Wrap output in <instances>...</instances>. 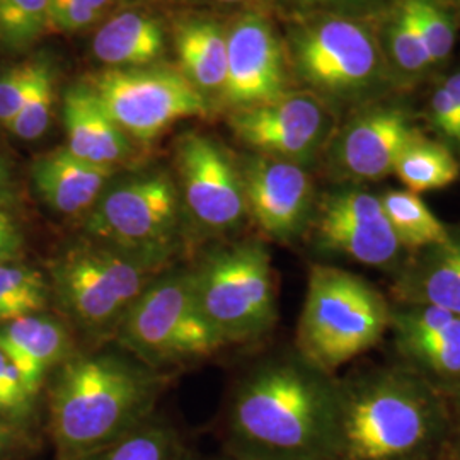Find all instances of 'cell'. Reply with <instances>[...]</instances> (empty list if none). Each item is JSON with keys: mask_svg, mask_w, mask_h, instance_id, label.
<instances>
[{"mask_svg": "<svg viewBox=\"0 0 460 460\" xmlns=\"http://www.w3.org/2000/svg\"><path fill=\"white\" fill-rule=\"evenodd\" d=\"M384 49L404 74H423L431 66L427 49L401 0L385 22Z\"/></svg>", "mask_w": 460, "mask_h": 460, "instance_id": "cell-30", "label": "cell"}, {"mask_svg": "<svg viewBox=\"0 0 460 460\" xmlns=\"http://www.w3.org/2000/svg\"><path fill=\"white\" fill-rule=\"evenodd\" d=\"M118 127L138 144H150L174 123L208 113L207 98L181 72L169 68H108L89 77Z\"/></svg>", "mask_w": 460, "mask_h": 460, "instance_id": "cell-10", "label": "cell"}, {"mask_svg": "<svg viewBox=\"0 0 460 460\" xmlns=\"http://www.w3.org/2000/svg\"><path fill=\"white\" fill-rule=\"evenodd\" d=\"M55 108V75L49 62L41 60L40 72L33 87L17 113L13 123L7 127L17 138L33 142L41 138L49 130Z\"/></svg>", "mask_w": 460, "mask_h": 460, "instance_id": "cell-31", "label": "cell"}, {"mask_svg": "<svg viewBox=\"0 0 460 460\" xmlns=\"http://www.w3.org/2000/svg\"><path fill=\"white\" fill-rule=\"evenodd\" d=\"M64 125L66 147L75 157L115 169L132 159V138L118 127L87 84H75L66 89Z\"/></svg>", "mask_w": 460, "mask_h": 460, "instance_id": "cell-18", "label": "cell"}, {"mask_svg": "<svg viewBox=\"0 0 460 460\" xmlns=\"http://www.w3.org/2000/svg\"><path fill=\"white\" fill-rule=\"evenodd\" d=\"M447 93L450 94V98L454 99L457 110L460 111V72L459 74H454L452 77H448L444 84Z\"/></svg>", "mask_w": 460, "mask_h": 460, "instance_id": "cell-39", "label": "cell"}, {"mask_svg": "<svg viewBox=\"0 0 460 460\" xmlns=\"http://www.w3.org/2000/svg\"><path fill=\"white\" fill-rule=\"evenodd\" d=\"M13 429L7 427L2 420H0V454L5 452L11 444H13Z\"/></svg>", "mask_w": 460, "mask_h": 460, "instance_id": "cell-40", "label": "cell"}, {"mask_svg": "<svg viewBox=\"0 0 460 460\" xmlns=\"http://www.w3.org/2000/svg\"><path fill=\"white\" fill-rule=\"evenodd\" d=\"M246 212L264 235L288 243L313 214V180L300 164L264 155L247 157L241 169Z\"/></svg>", "mask_w": 460, "mask_h": 460, "instance_id": "cell-14", "label": "cell"}, {"mask_svg": "<svg viewBox=\"0 0 460 460\" xmlns=\"http://www.w3.org/2000/svg\"><path fill=\"white\" fill-rule=\"evenodd\" d=\"M180 227L181 193L164 171L110 182L84 222L91 241L163 268L178 247Z\"/></svg>", "mask_w": 460, "mask_h": 460, "instance_id": "cell-5", "label": "cell"}, {"mask_svg": "<svg viewBox=\"0 0 460 460\" xmlns=\"http://www.w3.org/2000/svg\"><path fill=\"white\" fill-rule=\"evenodd\" d=\"M49 0H0V43L22 51L49 30Z\"/></svg>", "mask_w": 460, "mask_h": 460, "instance_id": "cell-28", "label": "cell"}, {"mask_svg": "<svg viewBox=\"0 0 460 460\" xmlns=\"http://www.w3.org/2000/svg\"><path fill=\"white\" fill-rule=\"evenodd\" d=\"M380 203L401 247L425 251L452 241L448 229L420 195L408 190H391L380 197Z\"/></svg>", "mask_w": 460, "mask_h": 460, "instance_id": "cell-24", "label": "cell"}, {"mask_svg": "<svg viewBox=\"0 0 460 460\" xmlns=\"http://www.w3.org/2000/svg\"><path fill=\"white\" fill-rule=\"evenodd\" d=\"M164 40L163 26L154 17L123 13L99 28L93 51L110 68H140L164 53Z\"/></svg>", "mask_w": 460, "mask_h": 460, "instance_id": "cell-23", "label": "cell"}, {"mask_svg": "<svg viewBox=\"0 0 460 460\" xmlns=\"http://www.w3.org/2000/svg\"><path fill=\"white\" fill-rule=\"evenodd\" d=\"M395 294L406 305H437L460 317V241L421 251L395 283Z\"/></svg>", "mask_w": 460, "mask_h": 460, "instance_id": "cell-21", "label": "cell"}, {"mask_svg": "<svg viewBox=\"0 0 460 460\" xmlns=\"http://www.w3.org/2000/svg\"><path fill=\"white\" fill-rule=\"evenodd\" d=\"M5 207H7V205H4V203H0V214H4V212H7V210H5Z\"/></svg>", "mask_w": 460, "mask_h": 460, "instance_id": "cell-44", "label": "cell"}, {"mask_svg": "<svg viewBox=\"0 0 460 460\" xmlns=\"http://www.w3.org/2000/svg\"><path fill=\"white\" fill-rule=\"evenodd\" d=\"M338 387L307 363L264 365L239 387L229 433L239 459L332 460Z\"/></svg>", "mask_w": 460, "mask_h": 460, "instance_id": "cell-1", "label": "cell"}, {"mask_svg": "<svg viewBox=\"0 0 460 460\" xmlns=\"http://www.w3.org/2000/svg\"><path fill=\"white\" fill-rule=\"evenodd\" d=\"M13 199V176L9 165L0 154V203L9 205Z\"/></svg>", "mask_w": 460, "mask_h": 460, "instance_id": "cell-38", "label": "cell"}, {"mask_svg": "<svg viewBox=\"0 0 460 460\" xmlns=\"http://www.w3.org/2000/svg\"><path fill=\"white\" fill-rule=\"evenodd\" d=\"M448 460H460V435L456 438V442L450 447V456Z\"/></svg>", "mask_w": 460, "mask_h": 460, "instance_id": "cell-42", "label": "cell"}, {"mask_svg": "<svg viewBox=\"0 0 460 460\" xmlns=\"http://www.w3.org/2000/svg\"><path fill=\"white\" fill-rule=\"evenodd\" d=\"M421 138L410 116L382 108L353 118L329 148L331 167L345 180L378 181L394 172L406 148Z\"/></svg>", "mask_w": 460, "mask_h": 460, "instance_id": "cell-16", "label": "cell"}, {"mask_svg": "<svg viewBox=\"0 0 460 460\" xmlns=\"http://www.w3.org/2000/svg\"><path fill=\"white\" fill-rule=\"evenodd\" d=\"M159 380L113 355L66 362L49 401L58 460H72L127 437L150 420Z\"/></svg>", "mask_w": 460, "mask_h": 460, "instance_id": "cell-3", "label": "cell"}, {"mask_svg": "<svg viewBox=\"0 0 460 460\" xmlns=\"http://www.w3.org/2000/svg\"><path fill=\"white\" fill-rule=\"evenodd\" d=\"M229 127L254 154L302 165L324 144L329 116L319 99L285 93L273 101L234 110Z\"/></svg>", "mask_w": 460, "mask_h": 460, "instance_id": "cell-12", "label": "cell"}, {"mask_svg": "<svg viewBox=\"0 0 460 460\" xmlns=\"http://www.w3.org/2000/svg\"><path fill=\"white\" fill-rule=\"evenodd\" d=\"M119 343L148 365L210 357L224 341L198 304L191 271L154 279L125 314Z\"/></svg>", "mask_w": 460, "mask_h": 460, "instance_id": "cell-8", "label": "cell"}, {"mask_svg": "<svg viewBox=\"0 0 460 460\" xmlns=\"http://www.w3.org/2000/svg\"><path fill=\"white\" fill-rule=\"evenodd\" d=\"M0 349L16 365L28 391L36 397L45 372L66 358L70 338L57 319L33 314L0 324Z\"/></svg>", "mask_w": 460, "mask_h": 460, "instance_id": "cell-20", "label": "cell"}, {"mask_svg": "<svg viewBox=\"0 0 460 460\" xmlns=\"http://www.w3.org/2000/svg\"><path fill=\"white\" fill-rule=\"evenodd\" d=\"M181 74L201 94H222L227 79V33L212 19L182 21L174 33Z\"/></svg>", "mask_w": 460, "mask_h": 460, "instance_id": "cell-22", "label": "cell"}, {"mask_svg": "<svg viewBox=\"0 0 460 460\" xmlns=\"http://www.w3.org/2000/svg\"><path fill=\"white\" fill-rule=\"evenodd\" d=\"M180 193L193 220L208 232L235 229L246 212L241 171L214 138L188 132L176 144Z\"/></svg>", "mask_w": 460, "mask_h": 460, "instance_id": "cell-11", "label": "cell"}, {"mask_svg": "<svg viewBox=\"0 0 460 460\" xmlns=\"http://www.w3.org/2000/svg\"><path fill=\"white\" fill-rule=\"evenodd\" d=\"M163 266L96 241L77 244L53 264L60 307L91 334L118 331L133 302Z\"/></svg>", "mask_w": 460, "mask_h": 460, "instance_id": "cell-6", "label": "cell"}, {"mask_svg": "<svg viewBox=\"0 0 460 460\" xmlns=\"http://www.w3.org/2000/svg\"><path fill=\"white\" fill-rule=\"evenodd\" d=\"M457 4H459V5H460V0H457Z\"/></svg>", "mask_w": 460, "mask_h": 460, "instance_id": "cell-46", "label": "cell"}, {"mask_svg": "<svg viewBox=\"0 0 460 460\" xmlns=\"http://www.w3.org/2000/svg\"><path fill=\"white\" fill-rule=\"evenodd\" d=\"M49 287L40 271L28 266L0 264V324L41 313Z\"/></svg>", "mask_w": 460, "mask_h": 460, "instance_id": "cell-27", "label": "cell"}, {"mask_svg": "<svg viewBox=\"0 0 460 460\" xmlns=\"http://www.w3.org/2000/svg\"><path fill=\"white\" fill-rule=\"evenodd\" d=\"M382 53L374 31L353 17H315L290 36L298 77L331 98H362L385 83Z\"/></svg>", "mask_w": 460, "mask_h": 460, "instance_id": "cell-9", "label": "cell"}, {"mask_svg": "<svg viewBox=\"0 0 460 460\" xmlns=\"http://www.w3.org/2000/svg\"><path fill=\"white\" fill-rule=\"evenodd\" d=\"M448 438L444 401L420 378L376 372L338 387L332 460H437Z\"/></svg>", "mask_w": 460, "mask_h": 460, "instance_id": "cell-2", "label": "cell"}, {"mask_svg": "<svg viewBox=\"0 0 460 460\" xmlns=\"http://www.w3.org/2000/svg\"><path fill=\"white\" fill-rule=\"evenodd\" d=\"M459 171V163L448 148L421 137L401 154L394 174L408 191L421 195L457 181Z\"/></svg>", "mask_w": 460, "mask_h": 460, "instance_id": "cell-25", "label": "cell"}, {"mask_svg": "<svg viewBox=\"0 0 460 460\" xmlns=\"http://www.w3.org/2000/svg\"><path fill=\"white\" fill-rule=\"evenodd\" d=\"M296 4L311 9H355V7H365L372 0H296Z\"/></svg>", "mask_w": 460, "mask_h": 460, "instance_id": "cell-37", "label": "cell"}, {"mask_svg": "<svg viewBox=\"0 0 460 460\" xmlns=\"http://www.w3.org/2000/svg\"><path fill=\"white\" fill-rule=\"evenodd\" d=\"M81 2L89 5V7H93L94 11H98L99 14H104L113 5L115 0H81Z\"/></svg>", "mask_w": 460, "mask_h": 460, "instance_id": "cell-41", "label": "cell"}, {"mask_svg": "<svg viewBox=\"0 0 460 460\" xmlns=\"http://www.w3.org/2000/svg\"><path fill=\"white\" fill-rule=\"evenodd\" d=\"M201 313L224 345L254 341L277 321L271 256L260 243L218 249L191 271Z\"/></svg>", "mask_w": 460, "mask_h": 460, "instance_id": "cell-7", "label": "cell"}, {"mask_svg": "<svg viewBox=\"0 0 460 460\" xmlns=\"http://www.w3.org/2000/svg\"><path fill=\"white\" fill-rule=\"evenodd\" d=\"M385 296L368 281L334 266L315 264L296 328L302 362L331 374L377 345L391 329Z\"/></svg>", "mask_w": 460, "mask_h": 460, "instance_id": "cell-4", "label": "cell"}, {"mask_svg": "<svg viewBox=\"0 0 460 460\" xmlns=\"http://www.w3.org/2000/svg\"><path fill=\"white\" fill-rule=\"evenodd\" d=\"M115 172V167L83 161L66 147L38 157L31 165L36 193L51 210L64 215L89 214Z\"/></svg>", "mask_w": 460, "mask_h": 460, "instance_id": "cell-19", "label": "cell"}, {"mask_svg": "<svg viewBox=\"0 0 460 460\" xmlns=\"http://www.w3.org/2000/svg\"><path fill=\"white\" fill-rule=\"evenodd\" d=\"M33 401L16 365L0 349V414L22 421L33 411Z\"/></svg>", "mask_w": 460, "mask_h": 460, "instance_id": "cell-33", "label": "cell"}, {"mask_svg": "<svg viewBox=\"0 0 460 460\" xmlns=\"http://www.w3.org/2000/svg\"><path fill=\"white\" fill-rule=\"evenodd\" d=\"M235 460H246V459H239V457H237V459H235Z\"/></svg>", "mask_w": 460, "mask_h": 460, "instance_id": "cell-45", "label": "cell"}, {"mask_svg": "<svg viewBox=\"0 0 460 460\" xmlns=\"http://www.w3.org/2000/svg\"><path fill=\"white\" fill-rule=\"evenodd\" d=\"M72 460H182V447L172 428L150 418L127 437Z\"/></svg>", "mask_w": 460, "mask_h": 460, "instance_id": "cell-26", "label": "cell"}, {"mask_svg": "<svg viewBox=\"0 0 460 460\" xmlns=\"http://www.w3.org/2000/svg\"><path fill=\"white\" fill-rule=\"evenodd\" d=\"M98 11L81 0H49V28L60 33H79L99 21Z\"/></svg>", "mask_w": 460, "mask_h": 460, "instance_id": "cell-34", "label": "cell"}, {"mask_svg": "<svg viewBox=\"0 0 460 460\" xmlns=\"http://www.w3.org/2000/svg\"><path fill=\"white\" fill-rule=\"evenodd\" d=\"M429 111L435 128L460 146V111L444 85L433 93Z\"/></svg>", "mask_w": 460, "mask_h": 460, "instance_id": "cell-35", "label": "cell"}, {"mask_svg": "<svg viewBox=\"0 0 460 460\" xmlns=\"http://www.w3.org/2000/svg\"><path fill=\"white\" fill-rule=\"evenodd\" d=\"M285 87V55L273 26L260 14L239 17L227 33L224 102L247 108L279 98Z\"/></svg>", "mask_w": 460, "mask_h": 460, "instance_id": "cell-15", "label": "cell"}, {"mask_svg": "<svg viewBox=\"0 0 460 460\" xmlns=\"http://www.w3.org/2000/svg\"><path fill=\"white\" fill-rule=\"evenodd\" d=\"M21 251V235L7 212L0 214V264L11 263Z\"/></svg>", "mask_w": 460, "mask_h": 460, "instance_id": "cell-36", "label": "cell"}, {"mask_svg": "<svg viewBox=\"0 0 460 460\" xmlns=\"http://www.w3.org/2000/svg\"><path fill=\"white\" fill-rule=\"evenodd\" d=\"M313 227L314 241L323 251L365 266H389L402 249L380 198L363 190L346 188L326 195L315 210Z\"/></svg>", "mask_w": 460, "mask_h": 460, "instance_id": "cell-13", "label": "cell"}, {"mask_svg": "<svg viewBox=\"0 0 460 460\" xmlns=\"http://www.w3.org/2000/svg\"><path fill=\"white\" fill-rule=\"evenodd\" d=\"M425 45L431 66L447 60L456 45V22L438 0H401Z\"/></svg>", "mask_w": 460, "mask_h": 460, "instance_id": "cell-29", "label": "cell"}, {"mask_svg": "<svg viewBox=\"0 0 460 460\" xmlns=\"http://www.w3.org/2000/svg\"><path fill=\"white\" fill-rule=\"evenodd\" d=\"M220 4H241V2H247V0H215Z\"/></svg>", "mask_w": 460, "mask_h": 460, "instance_id": "cell-43", "label": "cell"}, {"mask_svg": "<svg viewBox=\"0 0 460 460\" xmlns=\"http://www.w3.org/2000/svg\"><path fill=\"white\" fill-rule=\"evenodd\" d=\"M41 60H31L0 72V123L9 127L33 87Z\"/></svg>", "mask_w": 460, "mask_h": 460, "instance_id": "cell-32", "label": "cell"}, {"mask_svg": "<svg viewBox=\"0 0 460 460\" xmlns=\"http://www.w3.org/2000/svg\"><path fill=\"white\" fill-rule=\"evenodd\" d=\"M401 355L440 378H460V317L437 305H406L391 314Z\"/></svg>", "mask_w": 460, "mask_h": 460, "instance_id": "cell-17", "label": "cell"}]
</instances>
